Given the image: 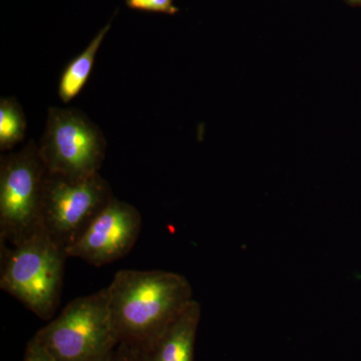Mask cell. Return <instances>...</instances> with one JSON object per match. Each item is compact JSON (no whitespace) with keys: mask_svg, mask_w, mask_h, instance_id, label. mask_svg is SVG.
<instances>
[{"mask_svg":"<svg viewBox=\"0 0 361 361\" xmlns=\"http://www.w3.org/2000/svg\"><path fill=\"white\" fill-rule=\"evenodd\" d=\"M120 343L144 349L193 302L186 277L163 270H120L106 287Z\"/></svg>","mask_w":361,"mask_h":361,"instance_id":"6da1fadb","label":"cell"},{"mask_svg":"<svg viewBox=\"0 0 361 361\" xmlns=\"http://www.w3.org/2000/svg\"><path fill=\"white\" fill-rule=\"evenodd\" d=\"M68 254L45 230L14 245L1 244L0 288L40 319L59 305Z\"/></svg>","mask_w":361,"mask_h":361,"instance_id":"7a4b0ae2","label":"cell"},{"mask_svg":"<svg viewBox=\"0 0 361 361\" xmlns=\"http://www.w3.org/2000/svg\"><path fill=\"white\" fill-rule=\"evenodd\" d=\"M35 337L58 361H106L120 343L108 290L73 299Z\"/></svg>","mask_w":361,"mask_h":361,"instance_id":"3957f363","label":"cell"},{"mask_svg":"<svg viewBox=\"0 0 361 361\" xmlns=\"http://www.w3.org/2000/svg\"><path fill=\"white\" fill-rule=\"evenodd\" d=\"M49 171L32 140L0 158V241L14 245L44 231L42 206Z\"/></svg>","mask_w":361,"mask_h":361,"instance_id":"277c9868","label":"cell"},{"mask_svg":"<svg viewBox=\"0 0 361 361\" xmlns=\"http://www.w3.org/2000/svg\"><path fill=\"white\" fill-rule=\"evenodd\" d=\"M37 145L49 173L73 180L99 174L106 152L102 130L75 108H49L44 133Z\"/></svg>","mask_w":361,"mask_h":361,"instance_id":"5b68a950","label":"cell"},{"mask_svg":"<svg viewBox=\"0 0 361 361\" xmlns=\"http://www.w3.org/2000/svg\"><path fill=\"white\" fill-rule=\"evenodd\" d=\"M113 197L110 184L99 173L78 180L47 173L42 206L45 232L66 252Z\"/></svg>","mask_w":361,"mask_h":361,"instance_id":"8992f818","label":"cell"},{"mask_svg":"<svg viewBox=\"0 0 361 361\" xmlns=\"http://www.w3.org/2000/svg\"><path fill=\"white\" fill-rule=\"evenodd\" d=\"M141 230L139 210L113 197L66 254L97 267L111 264L130 253Z\"/></svg>","mask_w":361,"mask_h":361,"instance_id":"52a82bcc","label":"cell"},{"mask_svg":"<svg viewBox=\"0 0 361 361\" xmlns=\"http://www.w3.org/2000/svg\"><path fill=\"white\" fill-rule=\"evenodd\" d=\"M201 305L194 300L155 341L142 349V361H194Z\"/></svg>","mask_w":361,"mask_h":361,"instance_id":"ba28073f","label":"cell"},{"mask_svg":"<svg viewBox=\"0 0 361 361\" xmlns=\"http://www.w3.org/2000/svg\"><path fill=\"white\" fill-rule=\"evenodd\" d=\"M111 20L113 18L97 33L85 51L68 63L61 73L59 82V97L63 104L71 103L87 85L94 68L97 51L104 37L110 32Z\"/></svg>","mask_w":361,"mask_h":361,"instance_id":"9c48e42d","label":"cell"},{"mask_svg":"<svg viewBox=\"0 0 361 361\" xmlns=\"http://www.w3.org/2000/svg\"><path fill=\"white\" fill-rule=\"evenodd\" d=\"M26 118L23 106L14 97L0 99V149L11 151L25 137Z\"/></svg>","mask_w":361,"mask_h":361,"instance_id":"30bf717a","label":"cell"},{"mask_svg":"<svg viewBox=\"0 0 361 361\" xmlns=\"http://www.w3.org/2000/svg\"><path fill=\"white\" fill-rule=\"evenodd\" d=\"M126 6L134 11L168 16H175L179 13V8L175 6L174 0H126Z\"/></svg>","mask_w":361,"mask_h":361,"instance_id":"8fae6325","label":"cell"},{"mask_svg":"<svg viewBox=\"0 0 361 361\" xmlns=\"http://www.w3.org/2000/svg\"><path fill=\"white\" fill-rule=\"evenodd\" d=\"M23 361H58V360L49 353V349L45 348L42 342L33 336L26 346Z\"/></svg>","mask_w":361,"mask_h":361,"instance_id":"7c38bea8","label":"cell"},{"mask_svg":"<svg viewBox=\"0 0 361 361\" xmlns=\"http://www.w3.org/2000/svg\"><path fill=\"white\" fill-rule=\"evenodd\" d=\"M106 361H142V348L118 343Z\"/></svg>","mask_w":361,"mask_h":361,"instance_id":"4fadbf2b","label":"cell"},{"mask_svg":"<svg viewBox=\"0 0 361 361\" xmlns=\"http://www.w3.org/2000/svg\"><path fill=\"white\" fill-rule=\"evenodd\" d=\"M350 4H361V0H346Z\"/></svg>","mask_w":361,"mask_h":361,"instance_id":"5bb4252c","label":"cell"}]
</instances>
